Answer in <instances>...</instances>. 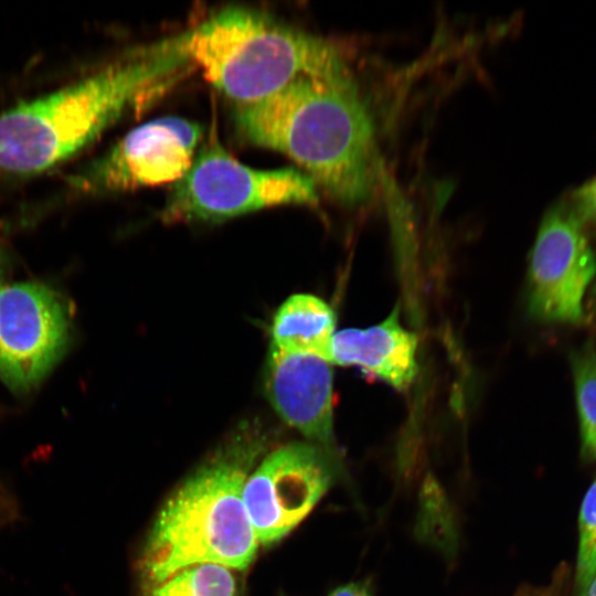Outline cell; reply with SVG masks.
Segmentation results:
<instances>
[{
    "label": "cell",
    "mask_w": 596,
    "mask_h": 596,
    "mask_svg": "<svg viewBox=\"0 0 596 596\" xmlns=\"http://www.w3.org/2000/svg\"><path fill=\"white\" fill-rule=\"evenodd\" d=\"M234 123L245 140L286 155L341 203L370 198L373 125L350 72L300 76L264 99L236 105Z\"/></svg>",
    "instance_id": "obj_1"
},
{
    "label": "cell",
    "mask_w": 596,
    "mask_h": 596,
    "mask_svg": "<svg viewBox=\"0 0 596 596\" xmlns=\"http://www.w3.org/2000/svg\"><path fill=\"white\" fill-rule=\"evenodd\" d=\"M193 67L177 36L0 114V173L28 177L74 156Z\"/></svg>",
    "instance_id": "obj_2"
},
{
    "label": "cell",
    "mask_w": 596,
    "mask_h": 596,
    "mask_svg": "<svg viewBox=\"0 0 596 596\" xmlns=\"http://www.w3.org/2000/svg\"><path fill=\"white\" fill-rule=\"evenodd\" d=\"M263 449L258 432L237 430L169 496L140 556L147 588L195 564L245 570L253 563L259 543L243 491Z\"/></svg>",
    "instance_id": "obj_3"
},
{
    "label": "cell",
    "mask_w": 596,
    "mask_h": 596,
    "mask_svg": "<svg viewBox=\"0 0 596 596\" xmlns=\"http://www.w3.org/2000/svg\"><path fill=\"white\" fill-rule=\"evenodd\" d=\"M177 36L190 64L236 105L300 76L349 72L334 44L256 9L225 8Z\"/></svg>",
    "instance_id": "obj_4"
},
{
    "label": "cell",
    "mask_w": 596,
    "mask_h": 596,
    "mask_svg": "<svg viewBox=\"0 0 596 596\" xmlns=\"http://www.w3.org/2000/svg\"><path fill=\"white\" fill-rule=\"evenodd\" d=\"M318 202L316 182L294 168L258 170L243 164L215 139L194 156L161 210L166 222H220L279 205Z\"/></svg>",
    "instance_id": "obj_5"
},
{
    "label": "cell",
    "mask_w": 596,
    "mask_h": 596,
    "mask_svg": "<svg viewBox=\"0 0 596 596\" xmlns=\"http://www.w3.org/2000/svg\"><path fill=\"white\" fill-rule=\"evenodd\" d=\"M343 476L342 465L310 443L286 444L268 453L243 491L258 543L268 546L284 539Z\"/></svg>",
    "instance_id": "obj_6"
},
{
    "label": "cell",
    "mask_w": 596,
    "mask_h": 596,
    "mask_svg": "<svg viewBox=\"0 0 596 596\" xmlns=\"http://www.w3.org/2000/svg\"><path fill=\"white\" fill-rule=\"evenodd\" d=\"M71 339V311L40 281L0 289V380L12 392L35 389L60 362Z\"/></svg>",
    "instance_id": "obj_7"
},
{
    "label": "cell",
    "mask_w": 596,
    "mask_h": 596,
    "mask_svg": "<svg viewBox=\"0 0 596 596\" xmlns=\"http://www.w3.org/2000/svg\"><path fill=\"white\" fill-rule=\"evenodd\" d=\"M202 127L166 116L129 131L104 155L67 177L85 194L135 190L178 181L191 167Z\"/></svg>",
    "instance_id": "obj_8"
},
{
    "label": "cell",
    "mask_w": 596,
    "mask_h": 596,
    "mask_svg": "<svg viewBox=\"0 0 596 596\" xmlns=\"http://www.w3.org/2000/svg\"><path fill=\"white\" fill-rule=\"evenodd\" d=\"M596 275L586 227L570 205L545 213L529 263V310L540 321L577 324Z\"/></svg>",
    "instance_id": "obj_9"
},
{
    "label": "cell",
    "mask_w": 596,
    "mask_h": 596,
    "mask_svg": "<svg viewBox=\"0 0 596 596\" xmlns=\"http://www.w3.org/2000/svg\"><path fill=\"white\" fill-rule=\"evenodd\" d=\"M332 383L329 362L270 347L265 387L273 408L308 443L341 464L333 434Z\"/></svg>",
    "instance_id": "obj_10"
},
{
    "label": "cell",
    "mask_w": 596,
    "mask_h": 596,
    "mask_svg": "<svg viewBox=\"0 0 596 596\" xmlns=\"http://www.w3.org/2000/svg\"><path fill=\"white\" fill-rule=\"evenodd\" d=\"M395 308L385 320L336 332L330 363L355 366L396 390H406L417 373V337L400 322Z\"/></svg>",
    "instance_id": "obj_11"
},
{
    "label": "cell",
    "mask_w": 596,
    "mask_h": 596,
    "mask_svg": "<svg viewBox=\"0 0 596 596\" xmlns=\"http://www.w3.org/2000/svg\"><path fill=\"white\" fill-rule=\"evenodd\" d=\"M336 320L332 308L319 297L292 295L274 316L272 345L288 353L315 355L330 363Z\"/></svg>",
    "instance_id": "obj_12"
},
{
    "label": "cell",
    "mask_w": 596,
    "mask_h": 596,
    "mask_svg": "<svg viewBox=\"0 0 596 596\" xmlns=\"http://www.w3.org/2000/svg\"><path fill=\"white\" fill-rule=\"evenodd\" d=\"M146 596H240V589L232 568L204 563L179 570L148 587Z\"/></svg>",
    "instance_id": "obj_13"
},
{
    "label": "cell",
    "mask_w": 596,
    "mask_h": 596,
    "mask_svg": "<svg viewBox=\"0 0 596 596\" xmlns=\"http://www.w3.org/2000/svg\"><path fill=\"white\" fill-rule=\"evenodd\" d=\"M571 365L583 443L596 457V349L593 343L575 350Z\"/></svg>",
    "instance_id": "obj_14"
},
{
    "label": "cell",
    "mask_w": 596,
    "mask_h": 596,
    "mask_svg": "<svg viewBox=\"0 0 596 596\" xmlns=\"http://www.w3.org/2000/svg\"><path fill=\"white\" fill-rule=\"evenodd\" d=\"M578 521L576 579L583 596L596 574V480L585 494Z\"/></svg>",
    "instance_id": "obj_15"
},
{
    "label": "cell",
    "mask_w": 596,
    "mask_h": 596,
    "mask_svg": "<svg viewBox=\"0 0 596 596\" xmlns=\"http://www.w3.org/2000/svg\"><path fill=\"white\" fill-rule=\"evenodd\" d=\"M570 206L586 228L596 230V177L575 190Z\"/></svg>",
    "instance_id": "obj_16"
},
{
    "label": "cell",
    "mask_w": 596,
    "mask_h": 596,
    "mask_svg": "<svg viewBox=\"0 0 596 596\" xmlns=\"http://www.w3.org/2000/svg\"><path fill=\"white\" fill-rule=\"evenodd\" d=\"M328 596H373L370 584L351 582L333 589Z\"/></svg>",
    "instance_id": "obj_17"
},
{
    "label": "cell",
    "mask_w": 596,
    "mask_h": 596,
    "mask_svg": "<svg viewBox=\"0 0 596 596\" xmlns=\"http://www.w3.org/2000/svg\"><path fill=\"white\" fill-rule=\"evenodd\" d=\"M7 272V260L6 256L0 249V289L4 285V277Z\"/></svg>",
    "instance_id": "obj_18"
},
{
    "label": "cell",
    "mask_w": 596,
    "mask_h": 596,
    "mask_svg": "<svg viewBox=\"0 0 596 596\" xmlns=\"http://www.w3.org/2000/svg\"><path fill=\"white\" fill-rule=\"evenodd\" d=\"M583 596H596V574L590 581Z\"/></svg>",
    "instance_id": "obj_19"
},
{
    "label": "cell",
    "mask_w": 596,
    "mask_h": 596,
    "mask_svg": "<svg viewBox=\"0 0 596 596\" xmlns=\"http://www.w3.org/2000/svg\"><path fill=\"white\" fill-rule=\"evenodd\" d=\"M518 596H543L542 594H536L533 592H522Z\"/></svg>",
    "instance_id": "obj_20"
}]
</instances>
